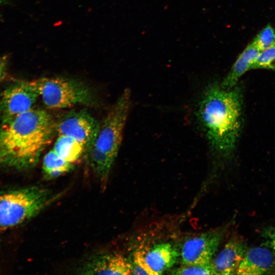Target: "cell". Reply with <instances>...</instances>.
<instances>
[{
	"mask_svg": "<svg viewBox=\"0 0 275 275\" xmlns=\"http://www.w3.org/2000/svg\"><path fill=\"white\" fill-rule=\"evenodd\" d=\"M57 134L56 121L45 111L33 108L0 125V167L18 170L34 167Z\"/></svg>",
	"mask_w": 275,
	"mask_h": 275,
	"instance_id": "cell-1",
	"label": "cell"
},
{
	"mask_svg": "<svg viewBox=\"0 0 275 275\" xmlns=\"http://www.w3.org/2000/svg\"><path fill=\"white\" fill-rule=\"evenodd\" d=\"M198 116L211 148L220 155H230L241 124L239 90L210 85L199 102Z\"/></svg>",
	"mask_w": 275,
	"mask_h": 275,
	"instance_id": "cell-2",
	"label": "cell"
},
{
	"mask_svg": "<svg viewBox=\"0 0 275 275\" xmlns=\"http://www.w3.org/2000/svg\"><path fill=\"white\" fill-rule=\"evenodd\" d=\"M59 197L48 189L38 186L1 193L0 233L28 222Z\"/></svg>",
	"mask_w": 275,
	"mask_h": 275,
	"instance_id": "cell-3",
	"label": "cell"
},
{
	"mask_svg": "<svg viewBox=\"0 0 275 275\" xmlns=\"http://www.w3.org/2000/svg\"><path fill=\"white\" fill-rule=\"evenodd\" d=\"M33 81L43 103L49 108L92 106L96 104L92 91L79 80L67 78L44 77Z\"/></svg>",
	"mask_w": 275,
	"mask_h": 275,
	"instance_id": "cell-4",
	"label": "cell"
},
{
	"mask_svg": "<svg viewBox=\"0 0 275 275\" xmlns=\"http://www.w3.org/2000/svg\"><path fill=\"white\" fill-rule=\"evenodd\" d=\"M131 105V92L126 89L117 99L101 126L92 148L115 161L122 141Z\"/></svg>",
	"mask_w": 275,
	"mask_h": 275,
	"instance_id": "cell-5",
	"label": "cell"
},
{
	"mask_svg": "<svg viewBox=\"0 0 275 275\" xmlns=\"http://www.w3.org/2000/svg\"><path fill=\"white\" fill-rule=\"evenodd\" d=\"M39 96L33 80L17 81L7 87L0 99L2 122L12 120L30 110Z\"/></svg>",
	"mask_w": 275,
	"mask_h": 275,
	"instance_id": "cell-6",
	"label": "cell"
},
{
	"mask_svg": "<svg viewBox=\"0 0 275 275\" xmlns=\"http://www.w3.org/2000/svg\"><path fill=\"white\" fill-rule=\"evenodd\" d=\"M99 128L95 118L84 111L69 112L56 121L57 134L71 137L81 143L86 148L85 155L93 147Z\"/></svg>",
	"mask_w": 275,
	"mask_h": 275,
	"instance_id": "cell-7",
	"label": "cell"
},
{
	"mask_svg": "<svg viewBox=\"0 0 275 275\" xmlns=\"http://www.w3.org/2000/svg\"><path fill=\"white\" fill-rule=\"evenodd\" d=\"M226 229L202 233L187 240L183 244L181 258L183 265L210 263L222 241Z\"/></svg>",
	"mask_w": 275,
	"mask_h": 275,
	"instance_id": "cell-8",
	"label": "cell"
},
{
	"mask_svg": "<svg viewBox=\"0 0 275 275\" xmlns=\"http://www.w3.org/2000/svg\"><path fill=\"white\" fill-rule=\"evenodd\" d=\"M78 271L84 274H132V266L122 255L107 253L91 257Z\"/></svg>",
	"mask_w": 275,
	"mask_h": 275,
	"instance_id": "cell-9",
	"label": "cell"
},
{
	"mask_svg": "<svg viewBox=\"0 0 275 275\" xmlns=\"http://www.w3.org/2000/svg\"><path fill=\"white\" fill-rule=\"evenodd\" d=\"M236 274H275V254L269 248H248L240 262Z\"/></svg>",
	"mask_w": 275,
	"mask_h": 275,
	"instance_id": "cell-10",
	"label": "cell"
},
{
	"mask_svg": "<svg viewBox=\"0 0 275 275\" xmlns=\"http://www.w3.org/2000/svg\"><path fill=\"white\" fill-rule=\"evenodd\" d=\"M248 249L246 242L242 237L233 235L212 260L215 274H236Z\"/></svg>",
	"mask_w": 275,
	"mask_h": 275,
	"instance_id": "cell-11",
	"label": "cell"
},
{
	"mask_svg": "<svg viewBox=\"0 0 275 275\" xmlns=\"http://www.w3.org/2000/svg\"><path fill=\"white\" fill-rule=\"evenodd\" d=\"M144 253L145 262L151 274H162L177 262L179 253L170 243H161Z\"/></svg>",
	"mask_w": 275,
	"mask_h": 275,
	"instance_id": "cell-12",
	"label": "cell"
},
{
	"mask_svg": "<svg viewBox=\"0 0 275 275\" xmlns=\"http://www.w3.org/2000/svg\"><path fill=\"white\" fill-rule=\"evenodd\" d=\"M260 51L252 43L249 45L239 56L230 71L224 79L222 86L225 88L234 87L239 77L252 68Z\"/></svg>",
	"mask_w": 275,
	"mask_h": 275,
	"instance_id": "cell-13",
	"label": "cell"
},
{
	"mask_svg": "<svg viewBox=\"0 0 275 275\" xmlns=\"http://www.w3.org/2000/svg\"><path fill=\"white\" fill-rule=\"evenodd\" d=\"M52 149L65 160L73 164L86 154V148L81 143L63 135H58Z\"/></svg>",
	"mask_w": 275,
	"mask_h": 275,
	"instance_id": "cell-14",
	"label": "cell"
},
{
	"mask_svg": "<svg viewBox=\"0 0 275 275\" xmlns=\"http://www.w3.org/2000/svg\"><path fill=\"white\" fill-rule=\"evenodd\" d=\"M73 164L59 156L52 149L44 156L42 171L46 179H52L67 173L73 170Z\"/></svg>",
	"mask_w": 275,
	"mask_h": 275,
	"instance_id": "cell-15",
	"label": "cell"
},
{
	"mask_svg": "<svg viewBox=\"0 0 275 275\" xmlns=\"http://www.w3.org/2000/svg\"><path fill=\"white\" fill-rule=\"evenodd\" d=\"M174 274H215L212 261L204 264L183 265L172 270Z\"/></svg>",
	"mask_w": 275,
	"mask_h": 275,
	"instance_id": "cell-16",
	"label": "cell"
},
{
	"mask_svg": "<svg viewBox=\"0 0 275 275\" xmlns=\"http://www.w3.org/2000/svg\"><path fill=\"white\" fill-rule=\"evenodd\" d=\"M275 42V31L270 25H267L256 37L252 44L260 51L269 47Z\"/></svg>",
	"mask_w": 275,
	"mask_h": 275,
	"instance_id": "cell-17",
	"label": "cell"
},
{
	"mask_svg": "<svg viewBox=\"0 0 275 275\" xmlns=\"http://www.w3.org/2000/svg\"><path fill=\"white\" fill-rule=\"evenodd\" d=\"M256 68L275 70V42L259 53L251 68Z\"/></svg>",
	"mask_w": 275,
	"mask_h": 275,
	"instance_id": "cell-18",
	"label": "cell"
},
{
	"mask_svg": "<svg viewBox=\"0 0 275 275\" xmlns=\"http://www.w3.org/2000/svg\"><path fill=\"white\" fill-rule=\"evenodd\" d=\"M132 274H151L144 258V253L138 251L133 254Z\"/></svg>",
	"mask_w": 275,
	"mask_h": 275,
	"instance_id": "cell-19",
	"label": "cell"
},
{
	"mask_svg": "<svg viewBox=\"0 0 275 275\" xmlns=\"http://www.w3.org/2000/svg\"><path fill=\"white\" fill-rule=\"evenodd\" d=\"M261 236L263 239L262 245L269 248L275 254V225L263 228Z\"/></svg>",
	"mask_w": 275,
	"mask_h": 275,
	"instance_id": "cell-20",
	"label": "cell"
},
{
	"mask_svg": "<svg viewBox=\"0 0 275 275\" xmlns=\"http://www.w3.org/2000/svg\"><path fill=\"white\" fill-rule=\"evenodd\" d=\"M7 57L0 58V82L5 78L7 73Z\"/></svg>",
	"mask_w": 275,
	"mask_h": 275,
	"instance_id": "cell-21",
	"label": "cell"
},
{
	"mask_svg": "<svg viewBox=\"0 0 275 275\" xmlns=\"http://www.w3.org/2000/svg\"><path fill=\"white\" fill-rule=\"evenodd\" d=\"M8 0H0V4L6 3Z\"/></svg>",
	"mask_w": 275,
	"mask_h": 275,
	"instance_id": "cell-22",
	"label": "cell"
}]
</instances>
